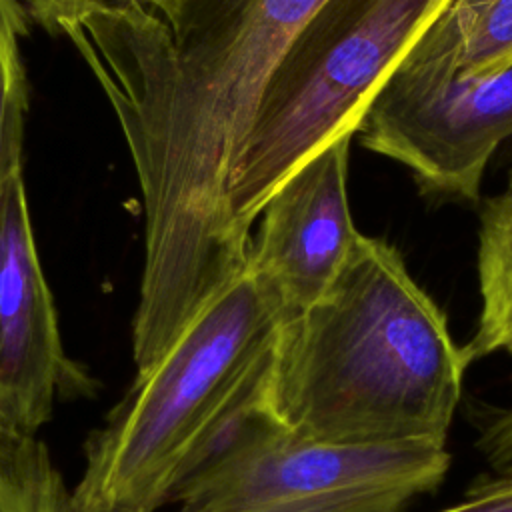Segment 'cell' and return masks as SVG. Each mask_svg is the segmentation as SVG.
I'll list each match as a JSON object with an SVG mask.
<instances>
[{"label":"cell","instance_id":"9c48e42d","mask_svg":"<svg viewBox=\"0 0 512 512\" xmlns=\"http://www.w3.org/2000/svg\"><path fill=\"white\" fill-rule=\"evenodd\" d=\"M512 68V0H448L392 80L470 84Z\"/></svg>","mask_w":512,"mask_h":512},{"label":"cell","instance_id":"e0dca14e","mask_svg":"<svg viewBox=\"0 0 512 512\" xmlns=\"http://www.w3.org/2000/svg\"><path fill=\"white\" fill-rule=\"evenodd\" d=\"M506 186H512V156L506 164Z\"/></svg>","mask_w":512,"mask_h":512},{"label":"cell","instance_id":"ba28073f","mask_svg":"<svg viewBox=\"0 0 512 512\" xmlns=\"http://www.w3.org/2000/svg\"><path fill=\"white\" fill-rule=\"evenodd\" d=\"M352 138L342 136L308 158L260 212L248 272L274 296L286 322L330 290L360 236L348 202Z\"/></svg>","mask_w":512,"mask_h":512},{"label":"cell","instance_id":"30bf717a","mask_svg":"<svg viewBox=\"0 0 512 512\" xmlns=\"http://www.w3.org/2000/svg\"><path fill=\"white\" fill-rule=\"evenodd\" d=\"M476 238L480 316L466 344L470 360L512 354V186L482 200Z\"/></svg>","mask_w":512,"mask_h":512},{"label":"cell","instance_id":"4fadbf2b","mask_svg":"<svg viewBox=\"0 0 512 512\" xmlns=\"http://www.w3.org/2000/svg\"><path fill=\"white\" fill-rule=\"evenodd\" d=\"M132 0H22L28 16L44 26L48 32H60L64 26L114 6H122Z\"/></svg>","mask_w":512,"mask_h":512},{"label":"cell","instance_id":"52a82bcc","mask_svg":"<svg viewBox=\"0 0 512 512\" xmlns=\"http://www.w3.org/2000/svg\"><path fill=\"white\" fill-rule=\"evenodd\" d=\"M94 384L64 352L20 170L0 202V422L36 434L60 398L86 396Z\"/></svg>","mask_w":512,"mask_h":512},{"label":"cell","instance_id":"3957f363","mask_svg":"<svg viewBox=\"0 0 512 512\" xmlns=\"http://www.w3.org/2000/svg\"><path fill=\"white\" fill-rule=\"evenodd\" d=\"M286 316L246 272L214 298L110 412L68 494L156 512L266 390Z\"/></svg>","mask_w":512,"mask_h":512},{"label":"cell","instance_id":"7c38bea8","mask_svg":"<svg viewBox=\"0 0 512 512\" xmlns=\"http://www.w3.org/2000/svg\"><path fill=\"white\" fill-rule=\"evenodd\" d=\"M28 12L22 0H0V202L8 180L22 170L28 82L22 36Z\"/></svg>","mask_w":512,"mask_h":512},{"label":"cell","instance_id":"8fae6325","mask_svg":"<svg viewBox=\"0 0 512 512\" xmlns=\"http://www.w3.org/2000/svg\"><path fill=\"white\" fill-rule=\"evenodd\" d=\"M66 500L46 444L0 422V512H62Z\"/></svg>","mask_w":512,"mask_h":512},{"label":"cell","instance_id":"6da1fadb","mask_svg":"<svg viewBox=\"0 0 512 512\" xmlns=\"http://www.w3.org/2000/svg\"><path fill=\"white\" fill-rule=\"evenodd\" d=\"M320 2L132 0L62 30L106 94L138 176L136 374L248 272L234 164L274 64Z\"/></svg>","mask_w":512,"mask_h":512},{"label":"cell","instance_id":"5bb4252c","mask_svg":"<svg viewBox=\"0 0 512 512\" xmlns=\"http://www.w3.org/2000/svg\"><path fill=\"white\" fill-rule=\"evenodd\" d=\"M440 512H512V474L474 488L462 502Z\"/></svg>","mask_w":512,"mask_h":512},{"label":"cell","instance_id":"7a4b0ae2","mask_svg":"<svg viewBox=\"0 0 512 512\" xmlns=\"http://www.w3.org/2000/svg\"><path fill=\"white\" fill-rule=\"evenodd\" d=\"M470 362L402 254L360 232L330 290L282 324L260 406L322 442L446 446Z\"/></svg>","mask_w":512,"mask_h":512},{"label":"cell","instance_id":"9a60e30c","mask_svg":"<svg viewBox=\"0 0 512 512\" xmlns=\"http://www.w3.org/2000/svg\"><path fill=\"white\" fill-rule=\"evenodd\" d=\"M62 512H148V510L130 508V506H80L66 500Z\"/></svg>","mask_w":512,"mask_h":512},{"label":"cell","instance_id":"2e32d148","mask_svg":"<svg viewBox=\"0 0 512 512\" xmlns=\"http://www.w3.org/2000/svg\"><path fill=\"white\" fill-rule=\"evenodd\" d=\"M502 432L512 450V406L504 408V412H502Z\"/></svg>","mask_w":512,"mask_h":512},{"label":"cell","instance_id":"5b68a950","mask_svg":"<svg viewBox=\"0 0 512 512\" xmlns=\"http://www.w3.org/2000/svg\"><path fill=\"white\" fill-rule=\"evenodd\" d=\"M444 444H334L302 436L260 402L180 484L176 512H402L446 476Z\"/></svg>","mask_w":512,"mask_h":512},{"label":"cell","instance_id":"277c9868","mask_svg":"<svg viewBox=\"0 0 512 512\" xmlns=\"http://www.w3.org/2000/svg\"><path fill=\"white\" fill-rule=\"evenodd\" d=\"M448 0H322L274 64L238 152L230 204L250 236L280 184L356 130Z\"/></svg>","mask_w":512,"mask_h":512},{"label":"cell","instance_id":"8992f818","mask_svg":"<svg viewBox=\"0 0 512 512\" xmlns=\"http://www.w3.org/2000/svg\"><path fill=\"white\" fill-rule=\"evenodd\" d=\"M356 136L366 150L404 166L422 196L478 204L490 160L512 140V68L470 84L390 78Z\"/></svg>","mask_w":512,"mask_h":512}]
</instances>
